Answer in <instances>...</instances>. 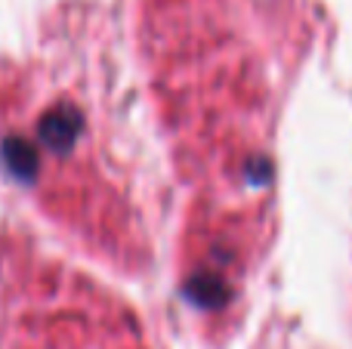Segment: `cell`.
I'll use <instances>...</instances> for the list:
<instances>
[{
	"mask_svg": "<svg viewBox=\"0 0 352 349\" xmlns=\"http://www.w3.org/2000/svg\"><path fill=\"white\" fill-rule=\"evenodd\" d=\"M80 133H84V115H80L74 105H56V109H50L47 115L41 117V124H37L41 142L56 155L72 152L74 142L80 139Z\"/></svg>",
	"mask_w": 352,
	"mask_h": 349,
	"instance_id": "cell-1",
	"label": "cell"
},
{
	"mask_svg": "<svg viewBox=\"0 0 352 349\" xmlns=\"http://www.w3.org/2000/svg\"><path fill=\"white\" fill-rule=\"evenodd\" d=\"M0 158H3V167L19 183H31L37 177V167H41L37 148L28 139H22V136H6L0 142Z\"/></svg>",
	"mask_w": 352,
	"mask_h": 349,
	"instance_id": "cell-2",
	"label": "cell"
},
{
	"mask_svg": "<svg viewBox=\"0 0 352 349\" xmlns=\"http://www.w3.org/2000/svg\"><path fill=\"white\" fill-rule=\"evenodd\" d=\"M182 294L188 297L192 306L219 309V306H226V300H229L232 291L219 275H213V272H201V275H192L186 284H182Z\"/></svg>",
	"mask_w": 352,
	"mask_h": 349,
	"instance_id": "cell-3",
	"label": "cell"
}]
</instances>
